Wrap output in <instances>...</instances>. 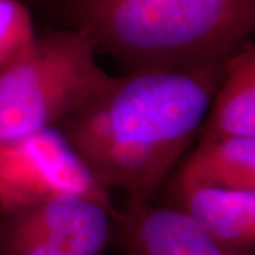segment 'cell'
Here are the masks:
<instances>
[{
	"mask_svg": "<svg viewBox=\"0 0 255 255\" xmlns=\"http://www.w3.org/2000/svg\"><path fill=\"white\" fill-rule=\"evenodd\" d=\"M226 63L112 77L55 128L105 190L149 201L199 136Z\"/></svg>",
	"mask_w": 255,
	"mask_h": 255,
	"instance_id": "cell-1",
	"label": "cell"
},
{
	"mask_svg": "<svg viewBox=\"0 0 255 255\" xmlns=\"http://www.w3.org/2000/svg\"><path fill=\"white\" fill-rule=\"evenodd\" d=\"M58 28L129 70H184L226 63L250 41V0H31Z\"/></svg>",
	"mask_w": 255,
	"mask_h": 255,
	"instance_id": "cell-2",
	"label": "cell"
},
{
	"mask_svg": "<svg viewBox=\"0 0 255 255\" xmlns=\"http://www.w3.org/2000/svg\"><path fill=\"white\" fill-rule=\"evenodd\" d=\"M95 55L91 43L70 30L37 36L30 54L0 73V145L55 128L98 95L112 75Z\"/></svg>",
	"mask_w": 255,
	"mask_h": 255,
	"instance_id": "cell-3",
	"label": "cell"
},
{
	"mask_svg": "<svg viewBox=\"0 0 255 255\" xmlns=\"http://www.w3.org/2000/svg\"><path fill=\"white\" fill-rule=\"evenodd\" d=\"M63 196H78L118 211L57 128L0 145V216Z\"/></svg>",
	"mask_w": 255,
	"mask_h": 255,
	"instance_id": "cell-4",
	"label": "cell"
},
{
	"mask_svg": "<svg viewBox=\"0 0 255 255\" xmlns=\"http://www.w3.org/2000/svg\"><path fill=\"white\" fill-rule=\"evenodd\" d=\"M112 211L63 196L0 216V255H102L114 236Z\"/></svg>",
	"mask_w": 255,
	"mask_h": 255,
	"instance_id": "cell-5",
	"label": "cell"
},
{
	"mask_svg": "<svg viewBox=\"0 0 255 255\" xmlns=\"http://www.w3.org/2000/svg\"><path fill=\"white\" fill-rule=\"evenodd\" d=\"M122 241L136 255H243L211 237L193 220L172 207H155L149 201L129 200L118 213Z\"/></svg>",
	"mask_w": 255,
	"mask_h": 255,
	"instance_id": "cell-6",
	"label": "cell"
},
{
	"mask_svg": "<svg viewBox=\"0 0 255 255\" xmlns=\"http://www.w3.org/2000/svg\"><path fill=\"white\" fill-rule=\"evenodd\" d=\"M180 210L211 237L236 250L255 243V190L176 187Z\"/></svg>",
	"mask_w": 255,
	"mask_h": 255,
	"instance_id": "cell-7",
	"label": "cell"
},
{
	"mask_svg": "<svg viewBox=\"0 0 255 255\" xmlns=\"http://www.w3.org/2000/svg\"><path fill=\"white\" fill-rule=\"evenodd\" d=\"M199 140L255 137V46L248 41L226 63Z\"/></svg>",
	"mask_w": 255,
	"mask_h": 255,
	"instance_id": "cell-8",
	"label": "cell"
},
{
	"mask_svg": "<svg viewBox=\"0 0 255 255\" xmlns=\"http://www.w3.org/2000/svg\"><path fill=\"white\" fill-rule=\"evenodd\" d=\"M255 190V137L199 140L176 179V187Z\"/></svg>",
	"mask_w": 255,
	"mask_h": 255,
	"instance_id": "cell-9",
	"label": "cell"
},
{
	"mask_svg": "<svg viewBox=\"0 0 255 255\" xmlns=\"http://www.w3.org/2000/svg\"><path fill=\"white\" fill-rule=\"evenodd\" d=\"M36 40L27 4L20 0H0V73L30 54Z\"/></svg>",
	"mask_w": 255,
	"mask_h": 255,
	"instance_id": "cell-10",
	"label": "cell"
},
{
	"mask_svg": "<svg viewBox=\"0 0 255 255\" xmlns=\"http://www.w3.org/2000/svg\"><path fill=\"white\" fill-rule=\"evenodd\" d=\"M250 1H255V0H250Z\"/></svg>",
	"mask_w": 255,
	"mask_h": 255,
	"instance_id": "cell-11",
	"label": "cell"
}]
</instances>
